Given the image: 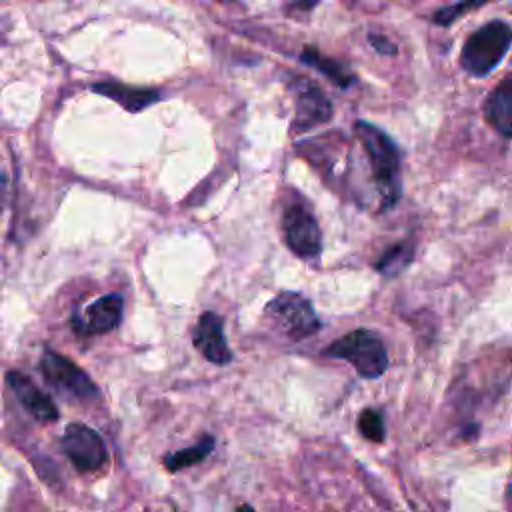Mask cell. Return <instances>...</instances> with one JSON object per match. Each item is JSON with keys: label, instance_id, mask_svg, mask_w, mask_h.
<instances>
[{"label": "cell", "instance_id": "277c9868", "mask_svg": "<svg viewBox=\"0 0 512 512\" xmlns=\"http://www.w3.org/2000/svg\"><path fill=\"white\" fill-rule=\"evenodd\" d=\"M264 314L290 340H302L320 330V318L310 300L298 292H280L266 304Z\"/></svg>", "mask_w": 512, "mask_h": 512}, {"label": "cell", "instance_id": "30bf717a", "mask_svg": "<svg viewBox=\"0 0 512 512\" xmlns=\"http://www.w3.org/2000/svg\"><path fill=\"white\" fill-rule=\"evenodd\" d=\"M122 296L120 294H106L96 298L86 310L78 324L82 334H106L114 330L122 318Z\"/></svg>", "mask_w": 512, "mask_h": 512}, {"label": "cell", "instance_id": "9c48e42d", "mask_svg": "<svg viewBox=\"0 0 512 512\" xmlns=\"http://www.w3.org/2000/svg\"><path fill=\"white\" fill-rule=\"evenodd\" d=\"M192 342L200 350V354L212 364L222 366L232 360V352L224 336V322L216 312H204L198 318L192 330Z\"/></svg>", "mask_w": 512, "mask_h": 512}, {"label": "cell", "instance_id": "5b68a950", "mask_svg": "<svg viewBox=\"0 0 512 512\" xmlns=\"http://www.w3.org/2000/svg\"><path fill=\"white\" fill-rule=\"evenodd\" d=\"M40 370L48 384H52L58 392L76 398V400H94L98 398V388L90 380V376L78 368L72 360L64 358L54 350H46L40 360Z\"/></svg>", "mask_w": 512, "mask_h": 512}, {"label": "cell", "instance_id": "3957f363", "mask_svg": "<svg viewBox=\"0 0 512 512\" xmlns=\"http://www.w3.org/2000/svg\"><path fill=\"white\" fill-rule=\"evenodd\" d=\"M512 32L506 22H488L476 30L462 48V68L472 76H486L494 70L510 48Z\"/></svg>", "mask_w": 512, "mask_h": 512}, {"label": "cell", "instance_id": "52a82bcc", "mask_svg": "<svg viewBox=\"0 0 512 512\" xmlns=\"http://www.w3.org/2000/svg\"><path fill=\"white\" fill-rule=\"evenodd\" d=\"M282 230L286 246L304 258L318 256L322 250V236L316 218L304 206H288L282 216Z\"/></svg>", "mask_w": 512, "mask_h": 512}, {"label": "cell", "instance_id": "44dd1931", "mask_svg": "<svg viewBox=\"0 0 512 512\" xmlns=\"http://www.w3.org/2000/svg\"><path fill=\"white\" fill-rule=\"evenodd\" d=\"M4 190H6V182H4V178H0V210L4 204Z\"/></svg>", "mask_w": 512, "mask_h": 512}, {"label": "cell", "instance_id": "5bb4252c", "mask_svg": "<svg viewBox=\"0 0 512 512\" xmlns=\"http://www.w3.org/2000/svg\"><path fill=\"white\" fill-rule=\"evenodd\" d=\"M300 60L316 70H320L326 78H330L334 84H338L340 88H348L354 82V76L336 60L320 54L314 48H304L300 54Z\"/></svg>", "mask_w": 512, "mask_h": 512}, {"label": "cell", "instance_id": "9a60e30c", "mask_svg": "<svg viewBox=\"0 0 512 512\" xmlns=\"http://www.w3.org/2000/svg\"><path fill=\"white\" fill-rule=\"evenodd\" d=\"M212 450H214V438L212 436H204L194 446H188L184 450L166 454L164 456V464H166V468L170 472H176V470H182V468H188V466H194V464L202 462Z\"/></svg>", "mask_w": 512, "mask_h": 512}, {"label": "cell", "instance_id": "4fadbf2b", "mask_svg": "<svg viewBox=\"0 0 512 512\" xmlns=\"http://www.w3.org/2000/svg\"><path fill=\"white\" fill-rule=\"evenodd\" d=\"M92 90L118 102L128 112H138V110L154 104L160 98V94L156 90L134 88V86H126L120 82H98L92 86Z\"/></svg>", "mask_w": 512, "mask_h": 512}, {"label": "cell", "instance_id": "2e32d148", "mask_svg": "<svg viewBox=\"0 0 512 512\" xmlns=\"http://www.w3.org/2000/svg\"><path fill=\"white\" fill-rule=\"evenodd\" d=\"M412 254H414V246L410 242H400V244L388 248L380 256V260L376 262V270L384 276H396L410 264Z\"/></svg>", "mask_w": 512, "mask_h": 512}, {"label": "cell", "instance_id": "6da1fadb", "mask_svg": "<svg viewBox=\"0 0 512 512\" xmlns=\"http://www.w3.org/2000/svg\"><path fill=\"white\" fill-rule=\"evenodd\" d=\"M354 132L370 158L372 182L380 196V208L388 210L400 198V152L394 140L370 122L358 120Z\"/></svg>", "mask_w": 512, "mask_h": 512}, {"label": "cell", "instance_id": "8fae6325", "mask_svg": "<svg viewBox=\"0 0 512 512\" xmlns=\"http://www.w3.org/2000/svg\"><path fill=\"white\" fill-rule=\"evenodd\" d=\"M6 382L10 384L12 392L16 394V398L20 400V404L36 418L42 422H52L58 418V408L54 406V402L50 400V396H46L28 376L20 374V372H8L6 374Z\"/></svg>", "mask_w": 512, "mask_h": 512}, {"label": "cell", "instance_id": "d6986e66", "mask_svg": "<svg viewBox=\"0 0 512 512\" xmlns=\"http://www.w3.org/2000/svg\"><path fill=\"white\" fill-rule=\"evenodd\" d=\"M368 40H370V44L374 46V50H376L378 54H386V56L396 54V46H394L388 38H384V36H376V34H370V36H368Z\"/></svg>", "mask_w": 512, "mask_h": 512}, {"label": "cell", "instance_id": "ba28073f", "mask_svg": "<svg viewBox=\"0 0 512 512\" xmlns=\"http://www.w3.org/2000/svg\"><path fill=\"white\" fill-rule=\"evenodd\" d=\"M294 92V120L292 128L296 132L310 130L332 118V104L328 96L308 78H296L292 84Z\"/></svg>", "mask_w": 512, "mask_h": 512}, {"label": "cell", "instance_id": "ac0fdd59", "mask_svg": "<svg viewBox=\"0 0 512 512\" xmlns=\"http://www.w3.org/2000/svg\"><path fill=\"white\" fill-rule=\"evenodd\" d=\"M484 2H488V0H462V2L454 4V6H446V8H442V10H438V12L434 14V22L440 24V26H448V24L454 22L460 14H464V12L472 10V8H478V6L484 4Z\"/></svg>", "mask_w": 512, "mask_h": 512}, {"label": "cell", "instance_id": "8992f818", "mask_svg": "<svg viewBox=\"0 0 512 512\" xmlns=\"http://www.w3.org/2000/svg\"><path fill=\"white\" fill-rule=\"evenodd\" d=\"M62 450L78 472L98 470L108 458V452L100 434L80 422L66 426L62 436Z\"/></svg>", "mask_w": 512, "mask_h": 512}, {"label": "cell", "instance_id": "ffe728a7", "mask_svg": "<svg viewBox=\"0 0 512 512\" xmlns=\"http://www.w3.org/2000/svg\"><path fill=\"white\" fill-rule=\"evenodd\" d=\"M316 4H318V0H292V2H290V12H294V10L310 12Z\"/></svg>", "mask_w": 512, "mask_h": 512}, {"label": "cell", "instance_id": "7c38bea8", "mask_svg": "<svg viewBox=\"0 0 512 512\" xmlns=\"http://www.w3.org/2000/svg\"><path fill=\"white\" fill-rule=\"evenodd\" d=\"M486 120L504 138L512 134V78H504L488 96L484 104Z\"/></svg>", "mask_w": 512, "mask_h": 512}, {"label": "cell", "instance_id": "7a4b0ae2", "mask_svg": "<svg viewBox=\"0 0 512 512\" xmlns=\"http://www.w3.org/2000/svg\"><path fill=\"white\" fill-rule=\"evenodd\" d=\"M326 356L342 358L350 362L362 378H380L388 368V352L380 336L372 330L358 328L342 338L334 340L326 350Z\"/></svg>", "mask_w": 512, "mask_h": 512}, {"label": "cell", "instance_id": "e0dca14e", "mask_svg": "<svg viewBox=\"0 0 512 512\" xmlns=\"http://www.w3.org/2000/svg\"><path fill=\"white\" fill-rule=\"evenodd\" d=\"M358 430L362 432V436L366 440L376 442V444L384 442V438H386L384 420H382L380 412L374 410V408H366V410L360 412V416H358Z\"/></svg>", "mask_w": 512, "mask_h": 512}]
</instances>
